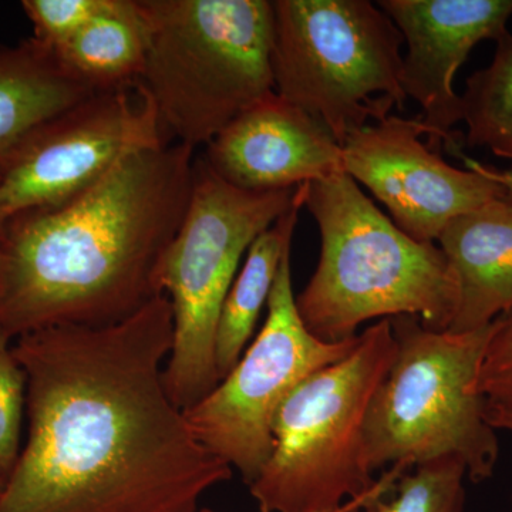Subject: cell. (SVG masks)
<instances>
[{"label":"cell","instance_id":"obj_1","mask_svg":"<svg viewBox=\"0 0 512 512\" xmlns=\"http://www.w3.org/2000/svg\"><path fill=\"white\" fill-rule=\"evenodd\" d=\"M167 295L116 325L19 336L28 439L0 512H198L232 468L207 450L164 382Z\"/></svg>","mask_w":512,"mask_h":512},{"label":"cell","instance_id":"obj_2","mask_svg":"<svg viewBox=\"0 0 512 512\" xmlns=\"http://www.w3.org/2000/svg\"><path fill=\"white\" fill-rule=\"evenodd\" d=\"M194 151H138L69 204L10 222L0 330L18 339L53 326L104 328L163 295L158 271L190 201Z\"/></svg>","mask_w":512,"mask_h":512},{"label":"cell","instance_id":"obj_3","mask_svg":"<svg viewBox=\"0 0 512 512\" xmlns=\"http://www.w3.org/2000/svg\"><path fill=\"white\" fill-rule=\"evenodd\" d=\"M301 191L322 241L315 274L296 296L313 336L343 342L367 320L404 315L431 330L450 328L460 289L440 247L404 234L346 173Z\"/></svg>","mask_w":512,"mask_h":512},{"label":"cell","instance_id":"obj_4","mask_svg":"<svg viewBox=\"0 0 512 512\" xmlns=\"http://www.w3.org/2000/svg\"><path fill=\"white\" fill-rule=\"evenodd\" d=\"M147 33L141 89L168 140L207 147L274 92L268 0H137Z\"/></svg>","mask_w":512,"mask_h":512},{"label":"cell","instance_id":"obj_5","mask_svg":"<svg viewBox=\"0 0 512 512\" xmlns=\"http://www.w3.org/2000/svg\"><path fill=\"white\" fill-rule=\"evenodd\" d=\"M390 323L396 350L365 421L369 470L457 458L473 483L493 477L500 447L478 376L497 319L464 333L431 330L416 316Z\"/></svg>","mask_w":512,"mask_h":512},{"label":"cell","instance_id":"obj_6","mask_svg":"<svg viewBox=\"0 0 512 512\" xmlns=\"http://www.w3.org/2000/svg\"><path fill=\"white\" fill-rule=\"evenodd\" d=\"M396 350L390 319L359 336L345 359L306 377L272 423L274 447L249 494L259 512H339L376 490L365 421Z\"/></svg>","mask_w":512,"mask_h":512},{"label":"cell","instance_id":"obj_7","mask_svg":"<svg viewBox=\"0 0 512 512\" xmlns=\"http://www.w3.org/2000/svg\"><path fill=\"white\" fill-rule=\"evenodd\" d=\"M298 188L241 190L221 180L204 158H195L190 201L158 271L174 318L164 382L183 412L221 383L215 333L222 303L252 242L291 210Z\"/></svg>","mask_w":512,"mask_h":512},{"label":"cell","instance_id":"obj_8","mask_svg":"<svg viewBox=\"0 0 512 512\" xmlns=\"http://www.w3.org/2000/svg\"><path fill=\"white\" fill-rule=\"evenodd\" d=\"M274 92L320 121L340 146L366 121L403 109L404 39L369 0H275Z\"/></svg>","mask_w":512,"mask_h":512},{"label":"cell","instance_id":"obj_9","mask_svg":"<svg viewBox=\"0 0 512 512\" xmlns=\"http://www.w3.org/2000/svg\"><path fill=\"white\" fill-rule=\"evenodd\" d=\"M261 332L238 365L207 397L184 410L202 446L252 484L272 453V423L281 404L306 379L356 348L359 336L325 342L313 336L296 308L291 249L269 295Z\"/></svg>","mask_w":512,"mask_h":512},{"label":"cell","instance_id":"obj_10","mask_svg":"<svg viewBox=\"0 0 512 512\" xmlns=\"http://www.w3.org/2000/svg\"><path fill=\"white\" fill-rule=\"evenodd\" d=\"M171 144L140 84L101 92L49 121L0 180V242L10 222L53 210L99 184L124 158Z\"/></svg>","mask_w":512,"mask_h":512},{"label":"cell","instance_id":"obj_11","mask_svg":"<svg viewBox=\"0 0 512 512\" xmlns=\"http://www.w3.org/2000/svg\"><path fill=\"white\" fill-rule=\"evenodd\" d=\"M421 136V119L387 116L366 124L342 144L343 171L383 202L404 234L434 244L451 221L504 191L477 171L447 164Z\"/></svg>","mask_w":512,"mask_h":512},{"label":"cell","instance_id":"obj_12","mask_svg":"<svg viewBox=\"0 0 512 512\" xmlns=\"http://www.w3.org/2000/svg\"><path fill=\"white\" fill-rule=\"evenodd\" d=\"M407 45L400 82L407 99L420 104L427 144L458 154L453 128L463 120L454 77L471 50L508 32L512 0H380Z\"/></svg>","mask_w":512,"mask_h":512},{"label":"cell","instance_id":"obj_13","mask_svg":"<svg viewBox=\"0 0 512 512\" xmlns=\"http://www.w3.org/2000/svg\"><path fill=\"white\" fill-rule=\"evenodd\" d=\"M208 167L247 191H281L343 171L342 146L320 121L275 92L256 101L207 146Z\"/></svg>","mask_w":512,"mask_h":512},{"label":"cell","instance_id":"obj_14","mask_svg":"<svg viewBox=\"0 0 512 512\" xmlns=\"http://www.w3.org/2000/svg\"><path fill=\"white\" fill-rule=\"evenodd\" d=\"M437 242L460 289L450 332H473L512 312V201L495 198L460 215Z\"/></svg>","mask_w":512,"mask_h":512},{"label":"cell","instance_id":"obj_15","mask_svg":"<svg viewBox=\"0 0 512 512\" xmlns=\"http://www.w3.org/2000/svg\"><path fill=\"white\" fill-rule=\"evenodd\" d=\"M96 93L35 37L0 45V180L40 128Z\"/></svg>","mask_w":512,"mask_h":512},{"label":"cell","instance_id":"obj_16","mask_svg":"<svg viewBox=\"0 0 512 512\" xmlns=\"http://www.w3.org/2000/svg\"><path fill=\"white\" fill-rule=\"evenodd\" d=\"M146 50V25L137 0H106L55 55L74 79L101 93L136 86Z\"/></svg>","mask_w":512,"mask_h":512},{"label":"cell","instance_id":"obj_17","mask_svg":"<svg viewBox=\"0 0 512 512\" xmlns=\"http://www.w3.org/2000/svg\"><path fill=\"white\" fill-rule=\"evenodd\" d=\"M298 190V201L291 210L252 242L244 265L222 303L215 333V363L221 382L244 355L262 308L268 303L282 259L292 248L299 211L303 207L301 187Z\"/></svg>","mask_w":512,"mask_h":512},{"label":"cell","instance_id":"obj_18","mask_svg":"<svg viewBox=\"0 0 512 512\" xmlns=\"http://www.w3.org/2000/svg\"><path fill=\"white\" fill-rule=\"evenodd\" d=\"M490 66L468 77L461 96L467 147H487L512 161V35L497 40Z\"/></svg>","mask_w":512,"mask_h":512},{"label":"cell","instance_id":"obj_19","mask_svg":"<svg viewBox=\"0 0 512 512\" xmlns=\"http://www.w3.org/2000/svg\"><path fill=\"white\" fill-rule=\"evenodd\" d=\"M466 467L441 458L407 470L387 493L373 498L366 512H463Z\"/></svg>","mask_w":512,"mask_h":512},{"label":"cell","instance_id":"obj_20","mask_svg":"<svg viewBox=\"0 0 512 512\" xmlns=\"http://www.w3.org/2000/svg\"><path fill=\"white\" fill-rule=\"evenodd\" d=\"M12 339L0 330V477L8 478L20 454L28 377L20 366Z\"/></svg>","mask_w":512,"mask_h":512},{"label":"cell","instance_id":"obj_21","mask_svg":"<svg viewBox=\"0 0 512 512\" xmlns=\"http://www.w3.org/2000/svg\"><path fill=\"white\" fill-rule=\"evenodd\" d=\"M106 0H23L33 36L55 52L103 8Z\"/></svg>","mask_w":512,"mask_h":512},{"label":"cell","instance_id":"obj_22","mask_svg":"<svg viewBox=\"0 0 512 512\" xmlns=\"http://www.w3.org/2000/svg\"><path fill=\"white\" fill-rule=\"evenodd\" d=\"M478 376V390L487 402L512 406V312L497 318Z\"/></svg>","mask_w":512,"mask_h":512},{"label":"cell","instance_id":"obj_23","mask_svg":"<svg viewBox=\"0 0 512 512\" xmlns=\"http://www.w3.org/2000/svg\"><path fill=\"white\" fill-rule=\"evenodd\" d=\"M404 471L406 470H404L402 467L387 468L386 473H384L382 477H379V485H377V488L375 491H373V493L365 495V497H360L356 498V500L349 501V503L346 504L345 510L342 512H362L363 508H365L366 505L373 500V498L387 493V491L393 487V484L396 483L397 478L402 476Z\"/></svg>","mask_w":512,"mask_h":512},{"label":"cell","instance_id":"obj_24","mask_svg":"<svg viewBox=\"0 0 512 512\" xmlns=\"http://www.w3.org/2000/svg\"><path fill=\"white\" fill-rule=\"evenodd\" d=\"M458 156H461V154H458ZM461 158L467 164L468 170L477 171V173L483 174L485 177L491 178L498 185H501L504 197L512 201V170L498 171L488 167V165L477 163V161L471 160V158L464 156H461Z\"/></svg>","mask_w":512,"mask_h":512},{"label":"cell","instance_id":"obj_25","mask_svg":"<svg viewBox=\"0 0 512 512\" xmlns=\"http://www.w3.org/2000/svg\"><path fill=\"white\" fill-rule=\"evenodd\" d=\"M485 417L494 430H505L512 433V406L487 402Z\"/></svg>","mask_w":512,"mask_h":512},{"label":"cell","instance_id":"obj_26","mask_svg":"<svg viewBox=\"0 0 512 512\" xmlns=\"http://www.w3.org/2000/svg\"><path fill=\"white\" fill-rule=\"evenodd\" d=\"M3 264H5V259H3V252H2V249H0V281H2V275H3Z\"/></svg>","mask_w":512,"mask_h":512},{"label":"cell","instance_id":"obj_27","mask_svg":"<svg viewBox=\"0 0 512 512\" xmlns=\"http://www.w3.org/2000/svg\"><path fill=\"white\" fill-rule=\"evenodd\" d=\"M345 507H346V505H345ZM345 507H343L342 510H340L339 512H342L343 510H345ZM198 512H221V511L212 510V508L204 507V508H200V511H198Z\"/></svg>","mask_w":512,"mask_h":512},{"label":"cell","instance_id":"obj_28","mask_svg":"<svg viewBox=\"0 0 512 512\" xmlns=\"http://www.w3.org/2000/svg\"><path fill=\"white\" fill-rule=\"evenodd\" d=\"M5 478L0 477V493H2L3 487H5Z\"/></svg>","mask_w":512,"mask_h":512}]
</instances>
